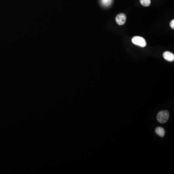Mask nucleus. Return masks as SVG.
<instances>
[{"label":"nucleus","instance_id":"nucleus-1","mask_svg":"<svg viewBox=\"0 0 174 174\" xmlns=\"http://www.w3.org/2000/svg\"><path fill=\"white\" fill-rule=\"evenodd\" d=\"M169 117V112L167 110H163L159 112L157 118L159 122L161 124H164L168 121Z\"/></svg>","mask_w":174,"mask_h":174},{"label":"nucleus","instance_id":"nucleus-2","mask_svg":"<svg viewBox=\"0 0 174 174\" xmlns=\"http://www.w3.org/2000/svg\"><path fill=\"white\" fill-rule=\"evenodd\" d=\"M132 41L133 44L140 47L144 48L147 45V42L144 38L140 37H135L132 38Z\"/></svg>","mask_w":174,"mask_h":174},{"label":"nucleus","instance_id":"nucleus-3","mask_svg":"<svg viewBox=\"0 0 174 174\" xmlns=\"http://www.w3.org/2000/svg\"><path fill=\"white\" fill-rule=\"evenodd\" d=\"M116 21L118 25H124L126 21V15L124 13H121L117 15L116 18Z\"/></svg>","mask_w":174,"mask_h":174},{"label":"nucleus","instance_id":"nucleus-4","mask_svg":"<svg viewBox=\"0 0 174 174\" xmlns=\"http://www.w3.org/2000/svg\"><path fill=\"white\" fill-rule=\"evenodd\" d=\"M163 57L166 61H174V55L169 51H165L163 53Z\"/></svg>","mask_w":174,"mask_h":174},{"label":"nucleus","instance_id":"nucleus-5","mask_svg":"<svg viewBox=\"0 0 174 174\" xmlns=\"http://www.w3.org/2000/svg\"><path fill=\"white\" fill-rule=\"evenodd\" d=\"M155 132L156 134L161 137H164L165 135V131L164 128L161 127L156 128L155 129Z\"/></svg>","mask_w":174,"mask_h":174},{"label":"nucleus","instance_id":"nucleus-6","mask_svg":"<svg viewBox=\"0 0 174 174\" xmlns=\"http://www.w3.org/2000/svg\"><path fill=\"white\" fill-rule=\"evenodd\" d=\"M141 4L144 7H149L151 5V0H140Z\"/></svg>","mask_w":174,"mask_h":174},{"label":"nucleus","instance_id":"nucleus-7","mask_svg":"<svg viewBox=\"0 0 174 174\" xmlns=\"http://www.w3.org/2000/svg\"><path fill=\"white\" fill-rule=\"evenodd\" d=\"M102 3L105 7H109L111 4L113 0H102Z\"/></svg>","mask_w":174,"mask_h":174},{"label":"nucleus","instance_id":"nucleus-8","mask_svg":"<svg viewBox=\"0 0 174 174\" xmlns=\"http://www.w3.org/2000/svg\"><path fill=\"white\" fill-rule=\"evenodd\" d=\"M170 25L172 29H174V20H172L171 22H170Z\"/></svg>","mask_w":174,"mask_h":174}]
</instances>
